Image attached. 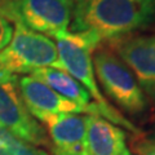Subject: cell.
Returning <instances> with one entry per match:
<instances>
[{"label": "cell", "mask_w": 155, "mask_h": 155, "mask_svg": "<svg viewBox=\"0 0 155 155\" xmlns=\"http://www.w3.org/2000/svg\"><path fill=\"white\" fill-rule=\"evenodd\" d=\"M155 27V0H72V32H92L102 43Z\"/></svg>", "instance_id": "6da1fadb"}, {"label": "cell", "mask_w": 155, "mask_h": 155, "mask_svg": "<svg viewBox=\"0 0 155 155\" xmlns=\"http://www.w3.org/2000/svg\"><path fill=\"white\" fill-rule=\"evenodd\" d=\"M54 39L62 70L69 72L89 92L93 101L104 111L105 119L119 125L124 130L127 129L134 134H138L140 132L137 127L127 118H124L118 110H115V107H113L101 93L100 85L96 80L92 60L93 52L102 44L100 38L92 32L65 31Z\"/></svg>", "instance_id": "7a4b0ae2"}, {"label": "cell", "mask_w": 155, "mask_h": 155, "mask_svg": "<svg viewBox=\"0 0 155 155\" xmlns=\"http://www.w3.org/2000/svg\"><path fill=\"white\" fill-rule=\"evenodd\" d=\"M13 23L11 41L0 51V71L22 76L53 67L62 70L57 44L51 38L30 30L18 21Z\"/></svg>", "instance_id": "3957f363"}, {"label": "cell", "mask_w": 155, "mask_h": 155, "mask_svg": "<svg viewBox=\"0 0 155 155\" xmlns=\"http://www.w3.org/2000/svg\"><path fill=\"white\" fill-rule=\"evenodd\" d=\"M92 60L96 80L109 98L124 113L132 116L142 115L149 101L127 65L104 43L93 52Z\"/></svg>", "instance_id": "277c9868"}, {"label": "cell", "mask_w": 155, "mask_h": 155, "mask_svg": "<svg viewBox=\"0 0 155 155\" xmlns=\"http://www.w3.org/2000/svg\"><path fill=\"white\" fill-rule=\"evenodd\" d=\"M0 129L36 147H51L44 127L27 110L18 88V76L0 71Z\"/></svg>", "instance_id": "5b68a950"}, {"label": "cell", "mask_w": 155, "mask_h": 155, "mask_svg": "<svg viewBox=\"0 0 155 155\" xmlns=\"http://www.w3.org/2000/svg\"><path fill=\"white\" fill-rule=\"evenodd\" d=\"M0 8L9 21L48 38L69 31L72 19V0H4Z\"/></svg>", "instance_id": "8992f818"}, {"label": "cell", "mask_w": 155, "mask_h": 155, "mask_svg": "<svg viewBox=\"0 0 155 155\" xmlns=\"http://www.w3.org/2000/svg\"><path fill=\"white\" fill-rule=\"evenodd\" d=\"M104 44L127 65L146 97L155 101V32L133 34Z\"/></svg>", "instance_id": "52a82bcc"}, {"label": "cell", "mask_w": 155, "mask_h": 155, "mask_svg": "<svg viewBox=\"0 0 155 155\" xmlns=\"http://www.w3.org/2000/svg\"><path fill=\"white\" fill-rule=\"evenodd\" d=\"M18 88L27 110L43 124L60 114H85L83 107L58 94L32 75L18 76Z\"/></svg>", "instance_id": "ba28073f"}, {"label": "cell", "mask_w": 155, "mask_h": 155, "mask_svg": "<svg viewBox=\"0 0 155 155\" xmlns=\"http://www.w3.org/2000/svg\"><path fill=\"white\" fill-rule=\"evenodd\" d=\"M44 124L53 155H91L87 145L85 114H60Z\"/></svg>", "instance_id": "9c48e42d"}, {"label": "cell", "mask_w": 155, "mask_h": 155, "mask_svg": "<svg viewBox=\"0 0 155 155\" xmlns=\"http://www.w3.org/2000/svg\"><path fill=\"white\" fill-rule=\"evenodd\" d=\"M85 127L91 155H122L128 150L124 129L102 116L85 115Z\"/></svg>", "instance_id": "30bf717a"}, {"label": "cell", "mask_w": 155, "mask_h": 155, "mask_svg": "<svg viewBox=\"0 0 155 155\" xmlns=\"http://www.w3.org/2000/svg\"><path fill=\"white\" fill-rule=\"evenodd\" d=\"M31 75L38 78L39 80L45 83L48 87H51L58 94L64 96L65 98L70 100L72 102L78 104L80 107H83L85 115H98L105 119L104 111L93 101L89 92L76 79H74L69 72L60 69L47 67V69L35 71Z\"/></svg>", "instance_id": "8fae6325"}, {"label": "cell", "mask_w": 155, "mask_h": 155, "mask_svg": "<svg viewBox=\"0 0 155 155\" xmlns=\"http://www.w3.org/2000/svg\"><path fill=\"white\" fill-rule=\"evenodd\" d=\"M0 145L11 155H49L41 147L19 141L3 129H0Z\"/></svg>", "instance_id": "7c38bea8"}, {"label": "cell", "mask_w": 155, "mask_h": 155, "mask_svg": "<svg viewBox=\"0 0 155 155\" xmlns=\"http://www.w3.org/2000/svg\"><path fill=\"white\" fill-rule=\"evenodd\" d=\"M13 35V23L9 21V18L3 13L0 8V51L4 49L8 43L11 41Z\"/></svg>", "instance_id": "4fadbf2b"}, {"label": "cell", "mask_w": 155, "mask_h": 155, "mask_svg": "<svg viewBox=\"0 0 155 155\" xmlns=\"http://www.w3.org/2000/svg\"><path fill=\"white\" fill-rule=\"evenodd\" d=\"M133 150L137 155H155V142L150 138H137L133 142Z\"/></svg>", "instance_id": "5bb4252c"}, {"label": "cell", "mask_w": 155, "mask_h": 155, "mask_svg": "<svg viewBox=\"0 0 155 155\" xmlns=\"http://www.w3.org/2000/svg\"><path fill=\"white\" fill-rule=\"evenodd\" d=\"M0 155H11V154H9V153L7 151V150L4 149V147L2 146V145H0Z\"/></svg>", "instance_id": "9a60e30c"}, {"label": "cell", "mask_w": 155, "mask_h": 155, "mask_svg": "<svg viewBox=\"0 0 155 155\" xmlns=\"http://www.w3.org/2000/svg\"><path fill=\"white\" fill-rule=\"evenodd\" d=\"M150 140H153V141L155 142V129H154V132H153V134H151V137H150Z\"/></svg>", "instance_id": "2e32d148"}, {"label": "cell", "mask_w": 155, "mask_h": 155, "mask_svg": "<svg viewBox=\"0 0 155 155\" xmlns=\"http://www.w3.org/2000/svg\"><path fill=\"white\" fill-rule=\"evenodd\" d=\"M122 155H132V154H130V151H129V150H125V151H124Z\"/></svg>", "instance_id": "e0dca14e"}]
</instances>
